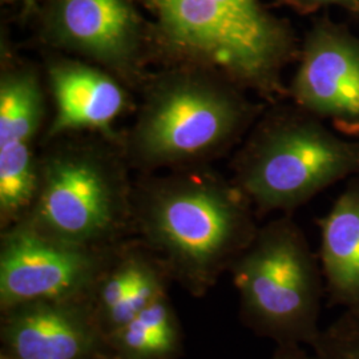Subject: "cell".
Listing matches in <instances>:
<instances>
[{"label": "cell", "mask_w": 359, "mask_h": 359, "mask_svg": "<svg viewBox=\"0 0 359 359\" xmlns=\"http://www.w3.org/2000/svg\"><path fill=\"white\" fill-rule=\"evenodd\" d=\"M0 359H13L11 357H8V355H6V354H1L0 353Z\"/></svg>", "instance_id": "cell-19"}, {"label": "cell", "mask_w": 359, "mask_h": 359, "mask_svg": "<svg viewBox=\"0 0 359 359\" xmlns=\"http://www.w3.org/2000/svg\"><path fill=\"white\" fill-rule=\"evenodd\" d=\"M23 1H26L27 4H28V6H31V4H32V3H34V1H35V0H23Z\"/></svg>", "instance_id": "cell-20"}, {"label": "cell", "mask_w": 359, "mask_h": 359, "mask_svg": "<svg viewBox=\"0 0 359 359\" xmlns=\"http://www.w3.org/2000/svg\"><path fill=\"white\" fill-rule=\"evenodd\" d=\"M270 359H311L310 354L299 345H278Z\"/></svg>", "instance_id": "cell-17"}, {"label": "cell", "mask_w": 359, "mask_h": 359, "mask_svg": "<svg viewBox=\"0 0 359 359\" xmlns=\"http://www.w3.org/2000/svg\"><path fill=\"white\" fill-rule=\"evenodd\" d=\"M359 175V142L301 111L268 118L246 145L234 184L259 213L290 212Z\"/></svg>", "instance_id": "cell-5"}, {"label": "cell", "mask_w": 359, "mask_h": 359, "mask_svg": "<svg viewBox=\"0 0 359 359\" xmlns=\"http://www.w3.org/2000/svg\"><path fill=\"white\" fill-rule=\"evenodd\" d=\"M90 359H120L116 357L115 354H112L109 350L108 351H105V353H102V354H99V355H96V357H93V358Z\"/></svg>", "instance_id": "cell-18"}, {"label": "cell", "mask_w": 359, "mask_h": 359, "mask_svg": "<svg viewBox=\"0 0 359 359\" xmlns=\"http://www.w3.org/2000/svg\"><path fill=\"white\" fill-rule=\"evenodd\" d=\"M152 36L173 55L262 93L280 87L294 55L289 26L261 0H139Z\"/></svg>", "instance_id": "cell-2"}, {"label": "cell", "mask_w": 359, "mask_h": 359, "mask_svg": "<svg viewBox=\"0 0 359 359\" xmlns=\"http://www.w3.org/2000/svg\"><path fill=\"white\" fill-rule=\"evenodd\" d=\"M139 0H44L41 31L52 46L128 75L136 71L152 28Z\"/></svg>", "instance_id": "cell-8"}, {"label": "cell", "mask_w": 359, "mask_h": 359, "mask_svg": "<svg viewBox=\"0 0 359 359\" xmlns=\"http://www.w3.org/2000/svg\"><path fill=\"white\" fill-rule=\"evenodd\" d=\"M108 350L120 359H180L184 332L177 311L161 295L133 320L108 335Z\"/></svg>", "instance_id": "cell-14"}, {"label": "cell", "mask_w": 359, "mask_h": 359, "mask_svg": "<svg viewBox=\"0 0 359 359\" xmlns=\"http://www.w3.org/2000/svg\"><path fill=\"white\" fill-rule=\"evenodd\" d=\"M222 75L177 71L148 92L130 133V156L142 167H180L217 154L234 142L253 108Z\"/></svg>", "instance_id": "cell-4"}, {"label": "cell", "mask_w": 359, "mask_h": 359, "mask_svg": "<svg viewBox=\"0 0 359 359\" xmlns=\"http://www.w3.org/2000/svg\"><path fill=\"white\" fill-rule=\"evenodd\" d=\"M38 167V194L20 222L90 248L121 244L133 231V189L112 156L90 145H67Z\"/></svg>", "instance_id": "cell-6"}, {"label": "cell", "mask_w": 359, "mask_h": 359, "mask_svg": "<svg viewBox=\"0 0 359 359\" xmlns=\"http://www.w3.org/2000/svg\"><path fill=\"white\" fill-rule=\"evenodd\" d=\"M229 273L238 293L240 320L278 345H308L320 327L326 295L320 258L290 217L258 228Z\"/></svg>", "instance_id": "cell-3"}, {"label": "cell", "mask_w": 359, "mask_h": 359, "mask_svg": "<svg viewBox=\"0 0 359 359\" xmlns=\"http://www.w3.org/2000/svg\"><path fill=\"white\" fill-rule=\"evenodd\" d=\"M118 245L68 244L39 233L26 222L1 231L0 310L32 301L90 299Z\"/></svg>", "instance_id": "cell-7"}, {"label": "cell", "mask_w": 359, "mask_h": 359, "mask_svg": "<svg viewBox=\"0 0 359 359\" xmlns=\"http://www.w3.org/2000/svg\"><path fill=\"white\" fill-rule=\"evenodd\" d=\"M48 74L56 107L48 137L83 129L105 130L128 105L120 83L97 67L59 60L50 65Z\"/></svg>", "instance_id": "cell-12"}, {"label": "cell", "mask_w": 359, "mask_h": 359, "mask_svg": "<svg viewBox=\"0 0 359 359\" xmlns=\"http://www.w3.org/2000/svg\"><path fill=\"white\" fill-rule=\"evenodd\" d=\"M310 347L311 359H359V314L344 311Z\"/></svg>", "instance_id": "cell-15"}, {"label": "cell", "mask_w": 359, "mask_h": 359, "mask_svg": "<svg viewBox=\"0 0 359 359\" xmlns=\"http://www.w3.org/2000/svg\"><path fill=\"white\" fill-rule=\"evenodd\" d=\"M320 265L330 304L359 314V175L318 219Z\"/></svg>", "instance_id": "cell-13"}, {"label": "cell", "mask_w": 359, "mask_h": 359, "mask_svg": "<svg viewBox=\"0 0 359 359\" xmlns=\"http://www.w3.org/2000/svg\"><path fill=\"white\" fill-rule=\"evenodd\" d=\"M302 11L316 10L322 6H339L350 13H359V0H287Z\"/></svg>", "instance_id": "cell-16"}, {"label": "cell", "mask_w": 359, "mask_h": 359, "mask_svg": "<svg viewBox=\"0 0 359 359\" xmlns=\"http://www.w3.org/2000/svg\"><path fill=\"white\" fill-rule=\"evenodd\" d=\"M255 206L244 192L208 172L181 170L133 191V231L173 283L205 297L253 241Z\"/></svg>", "instance_id": "cell-1"}, {"label": "cell", "mask_w": 359, "mask_h": 359, "mask_svg": "<svg viewBox=\"0 0 359 359\" xmlns=\"http://www.w3.org/2000/svg\"><path fill=\"white\" fill-rule=\"evenodd\" d=\"M1 354L13 359H90L108 339L87 298L32 301L0 310Z\"/></svg>", "instance_id": "cell-11"}, {"label": "cell", "mask_w": 359, "mask_h": 359, "mask_svg": "<svg viewBox=\"0 0 359 359\" xmlns=\"http://www.w3.org/2000/svg\"><path fill=\"white\" fill-rule=\"evenodd\" d=\"M290 93L301 111L359 136V39L321 20L305 39Z\"/></svg>", "instance_id": "cell-9"}, {"label": "cell", "mask_w": 359, "mask_h": 359, "mask_svg": "<svg viewBox=\"0 0 359 359\" xmlns=\"http://www.w3.org/2000/svg\"><path fill=\"white\" fill-rule=\"evenodd\" d=\"M44 117V95L36 74L6 71L0 81V226L23 221L35 203L39 167L32 144Z\"/></svg>", "instance_id": "cell-10"}]
</instances>
